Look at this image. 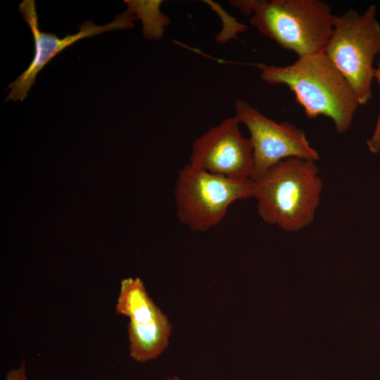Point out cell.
Wrapping results in <instances>:
<instances>
[{
    "label": "cell",
    "mask_w": 380,
    "mask_h": 380,
    "mask_svg": "<svg viewBox=\"0 0 380 380\" xmlns=\"http://www.w3.org/2000/svg\"><path fill=\"white\" fill-rule=\"evenodd\" d=\"M256 65L265 82L288 86L308 118H329L339 134L350 128L360 105L357 96L324 51L298 57L285 66Z\"/></svg>",
    "instance_id": "cell-1"
},
{
    "label": "cell",
    "mask_w": 380,
    "mask_h": 380,
    "mask_svg": "<svg viewBox=\"0 0 380 380\" xmlns=\"http://www.w3.org/2000/svg\"><path fill=\"white\" fill-rule=\"evenodd\" d=\"M253 182L252 197L265 222L289 232L312 224L323 189L316 161L286 158Z\"/></svg>",
    "instance_id": "cell-2"
},
{
    "label": "cell",
    "mask_w": 380,
    "mask_h": 380,
    "mask_svg": "<svg viewBox=\"0 0 380 380\" xmlns=\"http://www.w3.org/2000/svg\"><path fill=\"white\" fill-rule=\"evenodd\" d=\"M336 15L319 0H254L250 23L298 57L324 51Z\"/></svg>",
    "instance_id": "cell-3"
},
{
    "label": "cell",
    "mask_w": 380,
    "mask_h": 380,
    "mask_svg": "<svg viewBox=\"0 0 380 380\" xmlns=\"http://www.w3.org/2000/svg\"><path fill=\"white\" fill-rule=\"evenodd\" d=\"M354 90L359 104L372 97L374 61L380 53V24L376 8L360 14L350 8L335 17L332 34L323 51Z\"/></svg>",
    "instance_id": "cell-4"
},
{
    "label": "cell",
    "mask_w": 380,
    "mask_h": 380,
    "mask_svg": "<svg viewBox=\"0 0 380 380\" xmlns=\"http://www.w3.org/2000/svg\"><path fill=\"white\" fill-rule=\"evenodd\" d=\"M253 182L210 173L191 163L178 172L174 195L179 222L194 232H205L220 224L229 206L253 196Z\"/></svg>",
    "instance_id": "cell-5"
},
{
    "label": "cell",
    "mask_w": 380,
    "mask_h": 380,
    "mask_svg": "<svg viewBox=\"0 0 380 380\" xmlns=\"http://www.w3.org/2000/svg\"><path fill=\"white\" fill-rule=\"evenodd\" d=\"M234 108L235 116L250 133L254 159L253 181L286 158L319 160L318 152L301 129L288 122H277L243 100H236Z\"/></svg>",
    "instance_id": "cell-6"
},
{
    "label": "cell",
    "mask_w": 380,
    "mask_h": 380,
    "mask_svg": "<svg viewBox=\"0 0 380 380\" xmlns=\"http://www.w3.org/2000/svg\"><path fill=\"white\" fill-rule=\"evenodd\" d=\"M239 123L236 116L226 118L198 137L192 145L189 163L229 179H251L253 146L250 139L241 134Z\"/></svg>",
    "instance_id": "cell-7"
},
{
    "label": "cell",
    "mask_w": 380,
    "mask_h": 380,
    "mask_svg": "<svg viewBox=\"0 0 380 380\" xmlns=\"http://www.w3.org/2000/svg\"><path fill=\"white\" fill-rule=\"evenodd\" d=\"M19 11L23 18L27 23L32 32L34 52L33 58L27 68L8 85L11 91L5 101L12 100L24 101L34 84L39 72L59 53L77 41L85 37L113 30H124L134 27L132 20L136 19L130 11L127 10L118 15L115 19L104 25H96L88 20L82 23L77 33L67 34L59 38L51 32H42L39 27L38 15L35 1L23 0L19 4Z\"/></svg>",
    "instance_id": "cell-8"
},
{
    "label": "cell",
    "mask_w": 380,
    "mask_h": 380,
    "mask_svg": "<svg viewBox=\"0 0 380 380\" xmlns=\"http://www.w3.org/2000/svg\"><path fill=\"white\" fill-rule=\"evenodd\" d=\"M129 356L138 362L158 357L168 346L172 324L162 315L147 324L129 321L127 326Z\"/></svg>",
    "instance_id": "cell-9"
},
{
    "label": "cell",
    "mask_w": 380,
    "mask_h": 380,
    "mask_svg": "<svg viewBox=\"0 0 380 380\" xmlns=\"http://www.w3.org/2000/svg\"><path fill=\"white\" fill-rule=\"evenodd\" d=\"M115 308L118 315L127 317L129 321L138 324L149 323L163 314L138 277L121 281Z\"/></svg>",
    "instance_id": "cell-10"
},
{
    "label": "cell",
    "mask_w": 380,
    "mask_h": 380,
    "mask_svg": "<svg viewBox=\"0 0 380 380\" xmlns=\"http://www.w3.org/2000/svg\"><path fill=\"white\" fill-rule=\"evenodd\" d=\"M132 14L143 23L144 37L149 39H160L163 27L170 23V18L162 13L159 7L162 1H124Z\"/></svg>",
    "instance_id": "cell-11"
},
{
    "label": "cell",
    "mask_w": 380,
    "mask_h": 380,
    "mask_svg": "<svg viewBox=\"0 0 380 380\" xmlns=\"http://www.w3.org/2000/svg\"><path fill=\"white\" fill-rule=\"evenodd\" d=\"M374 79L380 85V63L375 68ZM367 146L369 151L376 154L380 151V111L372 135L367 141Z\"/></svg>",
    "instance_id": "cell-12"
},
{
    "label": "cell",
    "mask_w": 380,
    "mask_h": 380,
    "mask_svg": "<svg viewBox=\"0 0 380 380\" xmlns=\"http://www.w3.org/2000/svg\"><path fill=\"white\" fill-rule=\"evenodd\" d=\"M4 380H28L25 361H23L18 367L9 370Z\"/></svg>",
    "instance_id": "cell-13"
},
{
    "label": "cell",
    "mask_w": 380,
    "mask_h": 380,
    "mask_svg": "<svg viewBox=\"0 0 380 380\" xmlns=\"http://www.w3.org/2000/svg\"><path fill=\"white\" fill-rule=\"evenodd\" d=\"M167 380H180V379L177 376H172L171 377H168Z\"/></svg>",
    "instance_id": "cell-14"
}]
</instances>
